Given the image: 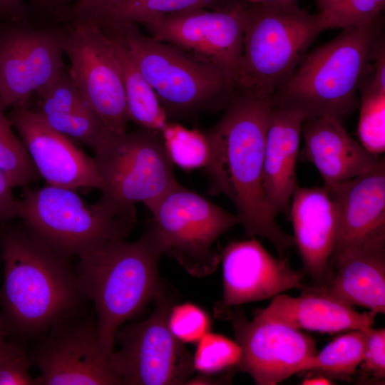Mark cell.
Masks as SVG:
<instances>
[{
  "label": "cell",
  "instance_id": "9a60e30c",
  "mask_svg": "<svg viewBox=\"0 0 385 385\" xmlns=\"http://www.w3.org/2000/svg\"><path fill=\"white\" fill-rule=\"evenodd\" d=\"M241 349L238 364L257 385H276L299 373L317 353L315 341L298 329L262 318L249 321L242 312H226Z\"/></svg>",
  "mask_w": 385,
  "mask_h": 385
},
{
  "label": "cell",
  "instance_id": "f1b7e54d",
  "mask_svg": "<svg viewBox=\"0 0 385 385\" xmlns=\"http://www.w3.org/2000/svg\"><path fill=\"white\" fill-rule=\"evenodd\" d=\"M0 111V170L14 188H27L40 178L22 140Z\"/></svg>",
  "mask_w": 385,
  "mask_h": 385
},
{
  "label": "cell",
  "instance_id": "b9f144b4",
  "mask_svg": "<svg viewBox=\"0 0 385 385\" xmlns=\"http://www.w3.org/2000/svg\"><path fill=\"white\" fill-rule=\"evenodd\" d=\"M246 3H268V2H274L286 0H243Z\"/></svg>",
  "mask_w": 385,
  "mask_h": 385
},
{
  "label": "cell",
  "instance_id": "f546056e",
  "mask_svg": "<svg viewBox=\"0 0 385 385\" xmlns=\"http://www.w3.org/2000/svg\"><path fill=\"white\" fill-rule=\"evenodd\" d=\"M324 30L364 26L381 16L385 0H315Z\"/></svg>",
  "mask_w": 385,
  "mask_h": 385
},
{
  "label": "cell",
  "instance_id": "74e56055",
  "mask_svg": "<svg viewBox=\"0 0 385 385\" xmlns=\"http://www.w3.org/2000/svg\"><path fill=\"white\" fill-rule=\"evenodd\" d=\"M6 175L0 170V225L17 217L16 199Z\"/></svg>",
  "mask_w": 385,
  "mask_h": 385
},
{
  "label": "cell",
  "instance_id": "e0dca14e",
  "mask_svg": "<svg viewBox=\"0 0 385 385\" xmlns=\"http://www.w3.org/2000/svg\"><path fill=\"white\" fill-rule=\"evenodd\" d=\"M6 117L19 134L38 175L48 185L101 190L102 182L93 158L70 138L26 106L12 108Z\"/></svg>",
  "mask_w": 385,
  "mask_h": 385
},
{
  "label": "cell",
  "instance_id": "7c38bea8",
  "mask_svg": "<svg viewBox=\"0 0 385 385\" xmlns=\"http://www.w3.org/2000/svg\"><path fill=\"white\" fill-rule=\"evenodd\" d=\"M64 53L74 83L114 134L126 131L129 121L119 64L110 39L93 21L66 23Z\"/></svg>",
  "mask_w": 385,
  "mask_h": 385
},
{
  "label": "cell",
  "instance_id": "836d02e7",
  "mask_svg": "<svg viewBox=\"0 0 385 385\" xmlns=\"http://www.w3.org/2000/svg\"><path fill=\"white\" fill-rule=\"evenodd\" d=\"M29 354L19 341L6 340L0 351V385H34Z\"/></svg>",
  "mask_w": 385,
  "mask_h": 385
},
{
  "label": "cell",
  "instance_id": "277c9868",
  "mask_svg": "<svg viewBox=\"0 0 385 385\" xmlns=\"http://www.w3.org/2000/svg\"><path fill=\"white\" fill-rule=\"evenodd\" d=\"M163 254L148 225L135 241L113 240L78 257L80 284L94 303L98 337L108 352L113 351L120 326L163 290L158 262Z\"/></svg>",
  "mask_w": 385,
  "mask_h": 385
},
{
  "label": "cell",
  "instance_id": "8992f818",
  "mask_svg": "<svg viewBox=\"0 0 385 385\" xmlns=\"http://www.w3.org/2000/svg\"><path fill=\"white\" fill-rule=\"evenodd\" d=\"M323 31L317 14L297 0L246 3L236 87L270 98L290 77Z\"/></svg>",
  "mask_w": 385,
  "mask_h": 385
},
{
  "label": "cell",
  "instance_id": "e575fe53",
  "mask_svg": "<svg viewBox=\"0 0 385 385\" xmlns=\"http://www.w3.org/2000/svg\"><path fill=\"white\" fill-rule=\"evenodd\" d=\"M365 344L363 359L360 364L363 378L371 376L376 381L385 378V329H364Z\"/></svg>",
  "mask_w": 385,
  "mask_h": 385
},
{
  "label": "cell",
  "instance_id": "f35d334b",
  "mask_svg": "<svg viewBox=\"0 0 385 385\" xmlns=\"http://www.w3.org/2000/svg\"><path fill=\"white\" fill-rule=\"evenodd\" d=\"M28 15L23 0H0V21L29 25Z\"/></svg>",
  "mask_w": 385,
  "mask_h": 385
},
{
  "label": "cell",
  "instance_id": "44dd1931",
  "mask_svg": "<svg viewBox=\"0 0 385 385\" xmlns=\"http://www.w3.org/2000/svg\"><path fill=\"white\" fill-rule=\"evenodd\" d=\"M301 112L272 107L266 131L262 185L271 212L289 215L290 202L297 186L296 166L302 123Z\"/></svg>",
  "mask_w": 385,
  "mask_h": 385
},
{
  "label": "cell",
  "instance_id": "2e32d148",
  "mask_svg": "<svg viewBox=\"0 0 385 385\" xmlns=\"http://www.w3.org/2000/svg\"><path fill=\"white\" fill-rule=\"evenodd\" d=\"M221 255L223 294L217 312L230 307L273 298L292 289L302 290L303 271L294 270L287 258L272 255L255 239L229 243Z\"/></svg>",
  "mask_w": 385,
  "mask_h": 385
},
{
  "label": "cell",
  "instance_id": "7a4b0ae2",
  "mask_svg": "<svg viewBox=\"0 0 385 385\" xmlns=\"http://www.w3.org/2000/svg\"><path fill=\"white\" fill-rule=\"evenodd\" d=\"M4 279L0 319L8 338L44 334L81 313L87 299L70 257L56 251L21 222L0 225Z\"/></svg>",
  "mask_w": 385,
  "mask_h": 385
},
{
  "label": "cell",
  "instance_id": "4316f807",
  "mask_svg": "<svg viewBox=\"0 0 385 385\" xmlns=\"http://www.w3.org/2000/svg\"><path fill=\"white\" fill-rule=\"evenodd\" d=\"M242 2L243 0H121L91 21L98 25L138 24L158 16L197 9L225 10Z\"/></svg>",
  "mask_w": 385,
  "mask_h": 385
},
{
  "label": "cell",
  "instance_id": "d590c367",
  "mask_svg": "<svg viewBox=\"0 0 385 385\" xmlns=\"http://www.w3.org/2000/svg\"><path fill=\"white\" fill-rule=\"evenodd\" d=\"M120 1L76 0L71 4L61 21L76 23L91 21Z\"/></svg>",
  "mask_w": 385,
  "mask_h": 385
},
{
  "label": "cell",
  "instance_id": "8d00e7d4",
  "mask_svg": "<svg viewBox=\"0 0 385 385\" xmlns=\"http://www.w3.org/2000/svg\"><path fill=\"white\" fill-rule=\"evenodd\" d=\"M72 0H31L29 13L61 21L71 5Z\"/></svg>",
  "mask_w": 385,
  "mask_h": 385
},
{
  "label": "cell",
  "instance_id": "3957f363",
  "mask_svg": "<svg viewBox=\"0 0 385 385\" xmlns=\"http://www.w3.org/2000/svg\"><path fill=\"white\" fill-rule=\"evenodd\" d=\"M382 15L351 27L302 58L288 80L270 98L272 107L298 111L306 118L341 120L359 106V86L384 41Z\"/></svg>",
  "mask_w": 385,
  "mask_h": 385
},
{
  "label": "cell",
  "instance_id": "83f0119b",
  "mask_svg": "<svg viewBox=\"0 0 385 385\" xmlns=\"http://www.w3.org/2000/svg\"><path fill=\"white\" fill-rule=\"evenodd\" d=\"M364 344V330H350L336 337L312 356L300 372L311 371L331 379L351 380L362 361Z\"/></svg>",
  "mask_w": 385,
  "mask_h": 385
},
{
  "label": "cell",
  "instance_id": "d4e9b609",
  "mask_svg": "<svg viewBox=\"0 0 385 385\" xmlns=\"http://www.w3.org/2000/svg\"><path fill=\"white\" fill-rule=\"evenodd\" d=\"M101 28L110 39L120 66L129 120L140 127L162 132L169 122L155 92L123 42L113 33Z\"/></svg>",
  "mask_w": 385,
  "mask_h": 385
},
{
  "label": "cell",
  "instance_id": "1f68e13d",
  "mask_svg": "<svg viewBox=\"0 0 385 385\" xmlns=\"http://www.w3.org/2000/svg\"><path fill=\"white\" fill-rule=\"evenodd\" d=\"M241 349L236 341L207 332L198 342L192 356L194 370L212 374L238 365Z\"/></svg>",
  "mask_w": 385,
  "mask_h": 385
},
{
  "label": "cell",
  "instance_id": "ab89813d",
  "mask_svg": "<svg viewBox=\"0 0 385 385\" xmlns=\"http://www.w3.org/2000/svg\"><path fill=\"white\" fill-rule=\"evenodd\" d=\"M332 379L321 375L317 374L315 376H311L302 381L303 385H317V384H333Z\"/></svg>",
  "mask_w": 385,
  "mask_h": 385
},
{
  "label": "cell",
  "instance_id": "5bb4252c",
  "mask_svg": "<svg viewBox=\"0 0 385 385\" xmlns=\"http://www.w3.org/2000/svg\"><path fill=\"white\" fill-rule=\"evenodd\" d=\"M244 4L225 10L197 9L158 16L142 24L155 39L217 65L235 80L242 51Z\"/></svg>",
  "mask_w": 385,
  "mask_h": 385
},
{
  "label": "cell",
  "instance_id": "ffe728a7",
  "mask_svg": "<svg viewBox=\"0 0 385 385\" xmlns=\"http://www.w3.org/2000/svg\"><path fill=\"white\" fill-rule=\"evenodd\" d=\"M332 275L314 289L346 305L385 313V239L369 242L332 257Z\"/></svg>",
  "mask_w": 385,
  "mask_h": 385
},
{
  "label": "cell",
  "instance_id": "7402d4cb",
  "mask_svg": "<svg viewBox=\"0 0 385 385\" xmlns=\"http://www.w3.org/2000/svg\"><path fill=\"white\" fill-rule=\"evenodd\" d=\"M332 116L306 118L302 126L304 158L321 174L324 185L341 183L372 168L379 160L353 139Z\"/></svg>",
  "mask_w": 385,
  "mask_h": 385
},
{
  "label": "cell",
  "instance_id": "ba28073f",
  "mask_svg": "<svg viewBox=\"0 0 385 385\" xmlns=\"http://www.w3.org/2000/svg\"><path fill=\"white\" fill-rule=\"evenodd\" d=\"M93 153L102 182L98 201L115 212H135L138 202L151 210L179 184L161 132L140 127L111 133Z\"/></svg>",
  "mask_w": 385,
  "mask_h": 385
},
{
  "label": "cell",
  "instance_id": "60d3db41",
  "mask_svg": "<svg viewBox=\"0 0 385 385\" xmlns=\"http://www.w3.org/2000/svg\"><path fill=\"white\" fill-rule=\"evenodd\" d=\"M7 338L8 334L2 321L0 319V351L5 344Z\"/></svg>",
  "mask_w": 385,
  "mask_h": 385
},
{
  "label": "cell",
  "instance_id": "4dcf8cb0",
  "mask_svg": "<svg viewBox=\"0 0 385 385\" xmlns=\"http://www.w3.org/2000/svg\"><path fill=\"white\" fill-rule=\"evenodd\" d=\"M161 135L173 164L186 170L207 166L210 151L205 133L168 123Z\"/></svg>",
  "mask_w": 385,
  "mask_h": 385
},
{
  "label": "cell",
  "instance_id": "6da1fadb",
  "mask_svg": "<svg viewBox=\"0 0 385 385\" xmlns=\"http://www.w3.org/2000/svg\"><path fill=\"white\" fill-rule=\"evenodd\" d=\"M270 98L236 88L221 118L205 132L210 159L205 170L210 193L226 195L246 234L269 240L280 257L294 245L277 223L265 200L263 160Z\"/></svg>",
  "mask_w": 385,
  "mask_h": 385
},
{
  "label": "cell",
  "instance_id": "4fadbf2b",
  "mask_svg": "<svg viewBox=\"0 0 385 385\" xmlns=\"http://www.w3.org/2000/svg\"><path fill=\"white\" fill-rule=\"evenodd\" d=\"M0 29V111L26 106L65 71V31L4 21Z\"/></svg>",
  "mask_w": 385,
  "mask_h": 385
},
{
  "label": "cell",
  "instance_id": "603a6c76",
  "mask_svg": "<svg viewBox=\"0 0 385 385\" xmlns=\"http://www.w3.org/2000/svg\"><path fill=\"white\" fill-rule=\"evenodd\" d=\"M299 296L279 294L256 315L298 329L319 332L364 330L372 327L376 314L358 312L352 307L322 294L310 286Z\"/></svg>",
  "mask_w": 385,
  "mask_h": 385
},
{
  "label": "cell",
  "instance_id": "484cf974",
  "mask_svg": "<svg viewBox=\"0 0 385 385\" xmlns=\"http://www.w3.org/2000/svg\"><path fill=\"white\" fill-rule=\"evenodd\" d=\"M357 133L359 143L379 156L385 150V56L379 55L361 77Z\"/></svg>",
  "mask_w": 385,
  "mask_h": 385
},
{
  "label": "cell",
  "instance_id": "cb8c5ba5",
  "mask_svg": "<svg viewBox=\"0 0 385 385\" xmlns=\"http://www.w3.org/2000/svg\"><path fill=\"white\" fill-rule=\"evenodd\" d=\"M37 95V106L32 111L51 128L93 152L111 133L81 94L68 69Z\"/></svg>",
  "mask_w": 385,
  "mask_h": 385
},
{
  "label": "cell",
  "instance_id": "ac0fdd59",
  "mask_svg": "<svg viewBox=\"0 0 385 385\" xmlns=\"http://www.w3.org/2000/svg\"><path fill=\"white\" fill-rule=\"evenodd\" d=\"M289 215L294 245L302 262V271L311 286L325 284L332 275L331 259L339 230L338 203L329 190L298 185L292 197Z\"/></svg>",
  "mask_w": 385,
  "mask_h": 385
},
{
  "label": "cell",
  "instance_id": "d6a6232c",
  "mask_svg": "<svg viewBox=\"0 0 385 385\" xmlns=\"http://www.w3.org/2000/svg\"><path fill=\"white\" fill-rule=\"evenodd\" d=\"M168 324L172 334L182 343L197 342L211 326L207 312L191 303L172 306Z\"/></svg>",
  "mask_w": 385,
  "mask_h": 385
},
{
  "label": "cell",
  "instance_id": "9c48e42d",
  "mask_svg": "<svg viewBox=\"0 0 385 385\" xmlns=\"http://www.w3.org/2000/svg\"><path fill=\"white\" fill-rule=\"evenodd\" d=\"M154 232L163 252L172 255L189 273L202 277L212 272L221 255L214 242L231 227L241 224L232 214L180 184L150 210Z\"/></svg>",
  "mask_w": 385,
  "mask_h": 385
},
{
  "label": "cell",
  "instance_id": "30bf717a",
  "mask_svg": "<svg viewBox=\"0 0 385 385\" xmlns=\"http://www.w3.org/2000/svg\"><path fill=\"white\" fill-rule=\"evenodd\" d=\"M154 300L148 319L116 333L121 347L113 358L122 384H185L194 370L192 356L168 327L172 301L163 290Z\"/></svg>",
  "mask_w": 385,
  "mask_h": 385
},
{
  "label": "cell",
  "instance_id": "52a82bcc",
  "mask_svg": "<svg viewBox=\"0 0 385 385\" xmlns=\"http://www.w3.org/2000/svg\"><path fill=\"white\" fill-rule=\"evenodd\" d=\"M16 212L30 231L70 258L125 239L136 222V212H115L98 201L89 204L75 190L48 185L24 188Z\"/></svg>",
  "mask_w": 385,
  "mask_h": 385
},
{
  "label": "cell",
  "instance_id": "d6986e66",
  "mask_svg": "<svg viewBox=\"0 0 385 385\" xmlns=\"http://www.w3.org/2000/svg\"><path fill=\"white\" fill-rule=\"evenodd\" d=\"M324 186L336 199L339 210V235L332 256L385 239L384 158L364 173Z\"/></svg>",
  "mask_w": 385,
  "mask_h": 385
},
{
  "label": "cell",
  "instance_id": "8fae6325",
  "mask_svg": "<svg viewBox=\"0 0 385 385\" xmlns=\"http://www.w3.org/2000/svg\"><path fill=\"white\" fill-rule=\"evenodd\" d=\"M29 354L37 385L122 384L113 353L100 341L96 319L80 313L51 327Z\"/></svg>",
  "mask_w": 385,
  "mask_h": 385
},
{
  "label": "cell",
  "instance_id": "5b68a950",
  "mask_svg": "<svg viewBox=\"0 0 385 385\" xmlns=\"http://www.w3.org/2000/svg\"><path fill=\"white\" fill-rule=\"evenodd\" d=\"M127 48L168 118L188 119L223 110L236 91L234 77L217 65L148 36L138 24L100 26Z\"/></svg>",
  "mask_w": 385,
  "mask_h": 385
}]
</instances>
